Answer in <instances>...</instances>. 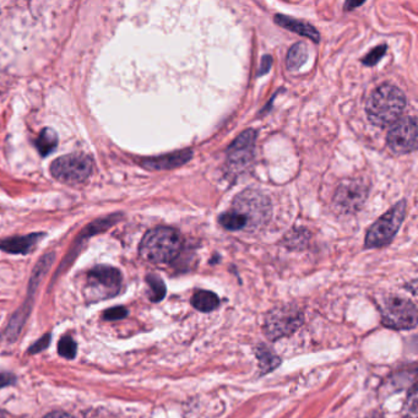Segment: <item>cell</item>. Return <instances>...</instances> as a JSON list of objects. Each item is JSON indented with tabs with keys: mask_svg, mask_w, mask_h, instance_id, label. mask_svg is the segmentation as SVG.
<instances>
[{
	"mask_svg": "<svg viewBox=\"0 0 418 418\" xmlns=\"http://www.w3.org/2000/svg\"><path fill=\"white\" fill-rule=\"evenodd\" d=\"M406 106V97L400 88L384 83L372 92L367 101L366 112L375 127L387 128L397 122Z\"/></svg>",
	"mask_w": 418,
	"mask_h": 418,
	"instance_id": "cell-1",
	"label": "cell"
},
{
	"mask_svg": "<svg viewBox=\"0 0 418 418\" xmlns=\"http://www.w3.org/2000/svg\"><path fill=\"white\" fill-rule=\"evenodd\" d=\"M183 238L175 228L156 227L144 235L139 247L140 257L153 264H168L178 257Z\"/></svg>",
	"mask_w": 418,
	"mask_h": 418,
	"instance_id": "cell-2",
	"label": "cell"
},
{
	"mask_svg": "<svg viewBox=\"0 0 418 418\" xmlns=\"http://www.w3.org/2000/svg\"><path fill=\"white\" fill-rule=\"evenodd\" d=\"M230 210L243 218L249 231L264 226L271 216L270 200L252 189L235 196Z\"/></svg>",
	"mask_w": 418,
	"mask_h": 418,
	"instance_id": "cell-3",
	"label": "cell"
},
{
	"mask_svg": "<svg viewBox=\"0 0 418 418\" xmlns=\"http://www.w3.org/2000/svg\"><path fill=\"white\" fill-rule=\"evenodd\" d=\"M405 215V201H400L392 210H389L388 213H385L378 221H375L369 231L367 232L365 242L367 248H380L388 245L400 230Z\"/></svg>",
	"mask_w": 418,
	"mask_h": 418,
	"instance_id": "cell-4",
	"label": "cell"
},
{
	"mask_svg": "<svg viewBox=\"0 0 418 418\" xmlns=\"http://www.w3.org/2000/svg\"><path fill=\"white\" fill-rule=\"evenodd\" d=\"M303 322L301 310L292 305H280L271 310L264 320V334L271 341L279 340L298 330Z\"/></svg>",
	"mask_w": 418,
	"mask_h": 418,
	"instance_id": "cell-5",
	"label": "cell"
},
{
	"mask_svg": "<svg viewBox=\"0 0 418 418\" xmlns=\"http://www.w3.org/2000/svg\"><path fill=\"white\" fill-rule=\"evenodd\" d=\"M382 322L394 330H409L417 327V308L401 297H389L382 305Z\"/></svg>",
	"mask_w": 418,
	"mask_h": 418,
	"instance_id": "cell-6",
	"label": "cell"
},
{
	"mask_svg": "<svg viewBox=\"0 0 418 418\" xmlns=\"http://www.w3.org/2000/svg\"><path fill=\"white\" fill-rule=\"evenodd\" d=\"M93 163L83 153H71L59 157L51 165L54 178L66 184H80L91 175Z\"/></svg>",
	"mask_w": 418,
	"mask_h": 418,
	"instance_id": "cell-7",
	"label": "cell"
},
{
	"mask_svg": "<svg viewBox=\"0 0 418 418\" xmlns=\"http://www.w3.org/2000/svg\"><path fill=\"white\" fill-rule=\"evenodd\" d=\"M122 276L112 266L100 265L93 267L88 274L86 292L90 300L103 301L116 296L121 290Z\"/></svg>",
	"mask_w": 418,
	"mask_h": 418,
	"instance_id": "cell-8",
	"label": "cell"
},
{
	"mask_svg": "<svg viewBox=\"0 0 418 418\" xmlns=\"http://www.w3.org/2000/svg\"><path fill=\"white\" fill-rule=\"evenodd\" d=\"M368 193L369 187L363 179H346L336 190L334 206L340 214H355L366 203Z\"/></svg>",
	"mask_w": 418,
	"mask_h": 418,
	"instance_id": "cell-9",
	"label": "cell"
},
{
	"mask_svg": "<svg viewBox=\"0 0 418 418\" xmlns=\"http://www.w3.org/2000/svg\"><path fill=\"white\" fill-rule=\"evenodd\" d=\"M417 121L414 117H407L392 124L387 140L394 153L406 155L417 148Z\"/></svg>",
	"mask_w": 418,
	"mask_h": 418,
	"instance_id": "cell-10",
	"label": "cell"
},
{
	"mask_svg": "<svg viewBox=\"0 0 418 418\" xmlns=\"http://www.w3.org/2000/svg\"><path fill=\"white\" fill-rule=\"evenodd\" d=\"M255 140H257V131L254 129H248L243 131L230 145V148L227 150V162L231 170H243L252 163Z\"/></svg>",
	"mask_w": 418,
	"mask_h": 418,
	"instance_id": "cell-11",
	"label": "cell"
},
{
	"mask_svg": "<svg viewBox=\"0 0 418 418\" xmlns=\"http://www.w3.org/2000/svg\"><path fill=\"white\" fill-rule=\"evenodd\" d=\"M192 150L187 148V150H182V151L167 153L163 156L146 158L144 161H141V165L148 170H172V168H178L180 165H185L192 160Z\"/></svg>",
	"mask_w": 418,
	"mask_h": 418,
	"instance_id": "cell-12",
	"label": "cell"
},
{
	"mask_svg": "<svg viewBox=\"0 0 418 418\" xmlns=\"http://www.w3.org/2000/svg\"><path fill=\"white\" fill-rule=\"evenodd\" d=\"M275 22L279 26L283 27L286 30L292 31V32H295L297 35L303 36V37L312 39L315 44H319V41H320V35H319L318 31L315 30V27L312 26L310 24L300 21L297 19L290 18V16L281 15V14H277L275 16Z\"/></svg>",
	"mask_w": 418,
	"mask_h": 418,
	"instance_id": "cell-13",
	"label": "cell"
},
{
	"mask_svg": "<svg viewBox=\"0 0 418 418\" xmlns=\"http://www.w3.org/2000/svg\"><path fill=\"white\" fill-rule=\"evenodd\" d=\"M42 235H29L0 240V249L6 253L27 254L35 248Z\"/></svg>",
	"mask_w": 418,
	"mask_h": 418,
	"instance_id": "cell-14",
	"label": "cell"
},
{
	"mask_svg": "<svg viewBox=\"0 0 418 418\" xmlns=\"http://www.w3.org/2000/svg\"><path fill=\"white\" fill-rule=\"evenodd\" d=\"M192 305L203 313H209L220 307V298L214 292L196 291L192 297Z\"/></svg>",
	"mask_w": 418,
	"mask_h": 418,
	"instance_id": "cell-15",
	"label": "cell"
},
{
	"mask_svg": "<svg viewBox=\"0 0 418 418\" xmlns=\"http://www.w3.org/2000/svg\"><path fill=\"white\" fill-rule=\"evenodd\" d=\"M257 358L262 375L267 374V373H270L271 370L276 369L281 363V360L264 345L258 347Z\"/></svg>",
	"mask_w": 418,
	"mask_h": 418,
	"instance_id": "cell-16",
	"label": "cell"
},
{
	"mask_svg": "<svg viewBox=\"0 0 418 418\" xmlns=\"http://www.w3.org/2000/svg\"><path fill=\"white\" fill-rule=\"evenodd\" d=\"M308 59V49L303 42H298V44H293L287 53V69L295 71L301 68L305 61Z\"/></svg>",
	"mask_w": 418,
	"mask_h": 418,
	"instance_id": "cell-17",
	"label": "cell"
},
{
	"mask_svg": "<svg viewBox=\"0 0 418 418\" xmlns=\"http://www.w3.org/2000/svg\"><path fill=\"white\" fill-rule=\"evenodd\" d=\"M57 144V133L52 131V129H49V128H46V129L41 133V136H39L37 141H36V146L39 148V153L44 157L47 156V155H49L52 151H54V148H56Z\"/></svg>",
	"mask_w": 418,
	"mask_h": 418,
	"instance_id": "cell-18",
	"label": "cell"
},
{
	"mask_svg": "<svg viewBox=\"0 0 418 418\" xmlns=\"http://www.w3.org/2000/svg\"><path fill=\"white\" fill-rule=\"evenodd\" d=\"M146 282L148 285V296L153 302H160L165 296V285L160 276L151 274L146 277Z\"/></svg>",
	"mask_w": 418,
	"mask_h": 418,
	"instance_id": "cell-19",
	"label": "cell"
},
{
	"mask_svg": "<svg viewBox=\"0 0 418 418\" xmlns=\"http://www.w3.org/2000/svg\"><path fill=\"white\" fill-rule=\"evenodd\" d=\"M308 240H310L308 232L303 228H295L286 235L285 243L290 249H303L308 244Z\"/></svg>",
	"mask_w": 418,
	"mask_h": 418,
	"instance_id": "cell-20",
	"label": "cell"
},
{
	"mask_svg": "<svg viewBox=\"0 0 418 418\" xmlns=\"http://www.w3.org/2000/svg\"><path fill=\"white\" fill-rule=\"evenodd\" d=\"M407 397L409 399L406 401L405 407H404V417L417 418V387H416V384L412 385Z\"/></svg>",
	"mask_w": 418,
	"mask_h": 418,
	"instance_id": "cell-21",
	"label": "cell"
},
{
	"mask_svg": "<svg viewBox=\"0 0 418 418\" xmlns=\"http://www.w3.org/2000/svg\"><path fill=\"white\" fill-rule=\"evenodd\" d=\"M58 352L61 357L68 358V360H73L76 355V344L71 337H63L61 342L58 344Z\"/></svg>",
	"mask_w": 418,
	"mask_h": 418,
	"instance_id": "cell-22",
	"label": "cell"
},
{
	"mask_svg": "<svg viewBox=\"0 0 418 418\" xmlns=\"http://www.w3.org/2000/svg\"><path fill=\"white\" fill-rule=\"evenodd\" d=\"M385 53H387V44L378 46L373 51H370L366 57L362 59V63L367 66H374L385 56Z\"/></svg>",
	"mask_w": 418,
	"mask_h": 418,
	"instance_id": "cell-23",
	"label": "cell"
},
{
	"mask_svg": "<svg viewBox=\"0 0 418 418\" xmlns=\"http://www.w3.org/2000/svg\"><path fill=\"white\" fill-rule=\"evenodd\" d=\"M128 315V310L124 307H114L111 310H106L103 313V318L106 320H119V319L126 318Z\"/></svg>",
	"mask_w": 418,
	"mask_h": 418,
	"instance_id": "cell-24",
	"label": "cell"
},
{
	"mask_svg": "<svg viewBox=\"0 0 418 418\" xmlns=\"http://www.w3.org/2000/svg\"><path fill=\"white\" fill-rule=\"evenodd\" d=\"M49 337H51V336L46 335L44 336L42 339H39L34 346H31L30 352L37 353L39 352V351H44V350L47 349L49 345Z\"/></svg>",
	"mask_w": 418,
	"mask_h": 418,
	"instance_id": "cell-25",
	"label": "cell"
},
{
	"mask_svg": "<svg viewBox=\"0 0 418 418\" xmlns=\"http://www.w3.org/2000/svg\"><path fill=\"white\" fill-rule=\"evenodd\" d=\"M271 66H272V57H270V56H264L262 59L260 70H259V73H258V76L267 74L269 70L271 69Z\"/></svg>",
	"mask_w": 418,
	"mask_h": 418,
	"instance_id": "cell-26",
	"label": "cell"
},
{
	"mask_svg": "<svg viewBox=\"0 0 418 418\" xmlns=\"http://www.w3.org/2000/svg\"><path fill=\"white\" fill-rule=\"evenodd\" d=\"M13 375L10 374H0V388H3L5 385H9L13 383Z\"/></svg>",
	"mask_w": 418,
	"mask_h": 418,
	"instance_id": "cell-27",
	"label": "cell"
},
{
	"mask_svg": "<svg viewBox=\"0 0 418 418\" xmlns=\"http://www.w3.org/2000/svg\"><path fill=\"white\" fill-rule=\"evenodd\" d=\"M44 418H74L71 417L70 414H66V412H61V411H56L52 414H47Z\"/></svg>",
	"mask_w": 418,
	"mask_h": 418,
	"instance_id": "cell-28",
	"label": "cell"
},
{
	"mask_svg": "<svg viewBox=\"0 0 418 418\" xmlns=\"http://www.w3.org/2000/svg\"><path fill=\"white\" fill-rule=\"evenodd\" d=\"M365 4L363 1H356V3H353V1H347L346 4H345V10H347V11H351V10L355 9V8H358V6H361V5Z\"/></svg>",
	"mask_w": 418,
	"mask_h": 418,
	"instance_id": "cell-29",
	"label": "cell"
},
{
	"mask_svg": "<svg viewBox=\"0 0 418 418\" xmlns=\"http://www.w3.org/2000/svg\"><path fill=\"white\" fill-rule=\"evenodd\" d=\"M0 418H3V414L1 412H0Z\"/></svg>",
	"mask_w": 418,
	"mask_h": 418,
	"instance_id": "cell-30",
	"label": "cell"
}]
</instances>
